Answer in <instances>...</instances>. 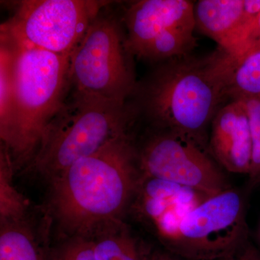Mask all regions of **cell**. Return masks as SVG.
<instances>
[{
    "label": "cell",
    "mask_w": 260,
    "mask_h": 260,
    "mask_svg": "<svg viewBox=\"0 0 260 260\" xmlns=\"http://www.w3.org/2000/svg\"><path fill=\"white\" fill-rule=\"evenodd\" d=\"M250 126L252 155L249 185L251 189L260 185V99H242Z\"/></svg>",
    "instance_id": "ac0fdd59"
},
{
    "label": "cell",
    "mask_w": 260,
    "mask_h": 260,
    "mask_svg": "<svg viewBox=\"0 0 260 260\" xmlns=\"http://www.w3.org/2000/svg\"><path fill=\"white\" fill-rule=\"evenodd\" d=\"M150 130L138 145L142 175L175 183L209 197L231 189L208 150L170 132Z\"/></svg>",
    "instance_id": "9c48e42d"
},
{
    "label": "cell",
    "mask_w": 260,
    "mask_h": 260,
    "mask_svg": "<svg viewBox=\"0 0 260 260\" xmlns=\"http://www.w3.org/2000/svg\"><path fill=\"white\" fill-rule=\"evenodd\" d=\"M148 260H181V258L172 253H155L151 254Z\"/></svg>",
    "instance_id": "7402d4cb"
},
{
    "label": "cell",
    "mask_w": 260,
    "mask_h": 260,
    "mask_svg": "<svg viewBox=\"0 0 260 260\" xmlns=\"http://www.w3.org/2000/svg\"><path fill=\"white\" fill-rule=\"evenodd\" d=\"M227 259L230 260H260V251L257 247L247 241Z\"/></svg>",
    "instance_id": "44dd1931"
},
{
    "label": "cell",
    "mask_w": 260,
    "mask_h": 260,
    "mask_svg": "<svg viewBox=\"0 0 260 260\" xmlns=\"http://www.w3.org/2000/svg\"><path fill=\"white\" fill-rule=\"evenodd\" d=\"M107 6L70 54V90L125 104L137 81L121 15Z\"/></svg>",
    "instance_id": "5b68a950"
},
{
    "label": "cell",
    "mask_w": 260,
    "mask_h": 260,
    "mask_svg": "<svg viewBox=\"0 0 260 260\" xmlns=\"http://www.w3.org/2000/svg\"><path fill=\"white\" fill-rule=\"evenodd\" d=\"M53 260H95L93 242L88 237H73L56 251Z\"/></svg>",
    "instance_id": "d6986e66"
},
{
    "label": "cell",
    "mask_w": 260,
    "mask_h": 260,
    "mask_svg": "<svg viewBox=\"0 0 260 260\" xmlns=\"http://www.w3.org/2000/svg\"><path fill=\"white\" fill-rule=\"evenodd\" d=\"M208 198L190 188L142 175L134 200L138 213L153 225L170 214L185 213Z\"/></svg>",
    "instance_id": "8fae6325"
},
{
    "label": "cell",
    "mask_w": 260,
    "mask_h": 260,
    "mask_svg": "<svg viewBox=\"0 0 260 260\" xmlns=\"http://www.w3.org/2000/svg\"><path fill=\"white\" fill-rule=\"evenodd\" d=\"M15 3L1 34L23 45L70 55L108 2L25 0Z\"/></svg>",
    "instance_id": "ba28073f"
},
{
    "label": "cell",
    "mask_w": 260,
    "mask_h": 260,
    "mask_svg": "<svg viewBox=\"0 0 260 260\" xmlns=\"http://www.w3.org/2000/svg\"><path fill=\"white\" fill-rule=\"evenodd\" d=\"M14 47L13 83L17 133L11 153L15 164L30 161L49 121L70 90V55L18 44Z\"/></svg>",
    "instance_id": "277c9868"
},
{
    "label": "cell",
    "mask_w": 260,
    "mask_h": 260,
    "mask_svg": "<svg viewBox=\"0 0 260 260\" xmlns=\"http://www.w3.org/2000/svg\"><path fill=\"white\" fill-rule=\"evenodd\" d=\"M90 238L95 260H148L150 256L121 220L99 228Z\"/></svg>",
    "instance_id": "5bb4252c"
},
{
    "label": "cell",
    "mask_w": 260,
    "mask_h": 260,
    "mask_svg": "<svg viewBox=\"0 0 260 260\" xmlns=\"http://www.w3.org/2000/svg\"><path fill=\"white\" fill-rule=\"evenodd\" d=\"M230 100L260 99V51L237 59L229 88Z\"/></svg>",
    "instance_id": "e0dca14e"
},
{
    "label": "cell",
    "mask_w": 260,
    "mask_h": 260,
    "mask_svg": "<svg viewBox=\"0 0 260 260\" xmlns=\"http://www.w3.org/2000/svg\"><path fill=\"white\" fill-rule=\"evenodd\" d=\"M256 51H260V39L259 40L256 41V42H254V44H253L252 45H251V47H249V49H248L247 50H246L245 52H244V54L239 58V59H240L242 56L246 55V54L256 52Z\"/></svg>",
    "instance_id": "603a6c76"
},
{
    "label": "cell",
    "mask_w": 260,
    "mask_h": 260,
    "mask_svg": "<svg viewBox=\"0 0 260 260\" xmlns=\"http://www.w3.org/2000/svg\"><path fill=\"white\" fill-rule=\"evenodd\" d=\"M245 209L243 195L231 188L207 198L158 237L179 257L225 259L248 241Z\"/></svg>",
    "instance_id": "8992f818"
},
{
    "label": "cell",
    "mask_w": 260,
    "mask_h": 260,
    "mask_svg": "<svg viewBox=\"0 0 260 260\" xmlns=\"http://www.w3.org/2000/svg\"><path fill=\"white\" fill-rule=\"evenodd\" d=\"M237 60L222 48L204 56L174 58L155 64L137 83L129 100L137 120L170 132L206 149L208 129L227 103Z\"/></svg>",
    "instance_id": "6da1fadb"
},
{
    "label": "cell",
    "mask_w": 260,
    "mask_h": 260,
    "mask_svg": "<svg viewBox=\"0 0 260 260\" xmlns=\"http://www.w3.org/2000/svg\"><path fill=\"white\" fill-rule=\"evenodd\" d=\"M244 0H200L194 5L196 28L228 53L242 28Z\"/></svg>",
    "instance_id": "7c38bea8"
},
{
    "label": "cell",
    "mask_w": 260,
    "mask_h": 260,
    "mask_svg": "<svg viewBox=\"0 0 260 260\" xmlns=\"http://www.w3.org/2000/svg\"><path fill=\"white\" fill-rule=\"evenodd\" d=\"M0 260H48L25 218L1 220Z\"/></svg>",
    "instance_id": "9a60e30c"
},
{
    "label": "cell",
    "mask_w": 260,
    "mask_h": 260,
    "mask_svg": "<svg viewBox=\"0 0 260 260\" xmlns=\"http://www.w3.org/2000/svg\"><path fill=\"white\" fill-rule=\"evenodd\" d=\"M14 47L1 35L0 44V136L1 144L9 150L15 148L17 133V107L13 83Z\"/></svg>",
    "instance_id": "4fadbf2b"
},
{
    "label": "cell",
    "mask_w": 260,
    "mask_h": 260,
    "mask_svg": "<svg viewBox=\"0 0 260 260\" xmlns=\"http://www.w3.org/2000/svg\"><path fill=\"white\" fill-rule=\"evenodd\" d=\"M260 39V13L239 39L231 54L239 59L249 47Z\"/></svg>",
    "instance_id": "ffe728a7"
},
{
    "label": "cell",
    "mask_w": 260,
    "mask_h": 260,
    "mask_svg": "<svg viewBox=\"0 0 260 260\" xmlns=\"http://www.w3.org/2000/svg\"><path fill=\"white\" fill-rule=\"evenodd\" d=\"M15 165L11 154L1 144L0 154V217L1 220H19L26 216V201L13 183Z\"/></svg>",
    "instance_id": "2e32d148"
},
{
    "label": "cell",
    "mask_w": 260,
    "mask_h": 260,
    "mask_svg": "<svg viewBox=\"0 0 260 260\" xmlns=\"http://www.w3.org/2000/svg\"><path fill=\"white\" fill-rule=\"evenodd\" d=\"M194 3L140 0L123 9L126 46L134 57L158 64L191 54L197 46Z\"/></svg>",
    "instance_id": "52a82bcc"
},
{
    "label": "cell",
    "mask_w": 260,
    "mask_h": 260,
    "mask_svg": "<svg viewBox=\"0 0 260 260\" xmlns=\"http://www.w3.org/2000/svg\"><path fill=\"white\" fill-rule=\"evenodd\" d=\"M256 241H257L258 246H259V249L260 251V220L259 221V223H258L257 228H256Z\"/></svg>",
    "instance_id": "cb8c5ba5"
},
{
    "label": "cell",
    "mask_w": 260,
    "mask_h": 260,
    "mask_svg": "<svg viewBox=\"0 0 260 260\" xmlns=\"http://www.w3.org/2000/svg\"><path fill=\"white\" fill-rule=\"evenodd\" d=\"M141 177L138 145L130 131L50 181L51 213L70 238H89L120 220Z\"/></svg>",
    "instance_id": "7a4b0ae2"
},
{
    "label": "cell",
    "mask_w": 260,
    "mask_h": 260,
    "mask_svg": "<svg viewBox=\"0 0 260 260\" xmlns=\"http://www.w3.org/2000/svg\"><path fill=\"white\" fill-rule=\"evenodd\" d=\"M208 150L227 172L249 175L252 143L249 118L242 101L231 100L217 113L210 126Z\"/></svg>",
    "instance_id": "30bf717a"
},
{
    "label": "cell",
    "mask_w": 260,
    "mask_h": 260,
    "mask_svg": "<svg viewBox=\"0 0 260 260\" xmlns=\"http://www.w3.org/2000/svg\"><path fill=\"white\" fill-rule=\"evenodd\" d=\"M137 118L122 104L70 90L49 121L30 168L52 181L75 162L129 133Z\"/></svg>",
    "instance_id": "3957f363"
}]
</instances>
